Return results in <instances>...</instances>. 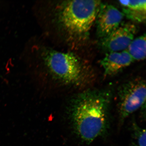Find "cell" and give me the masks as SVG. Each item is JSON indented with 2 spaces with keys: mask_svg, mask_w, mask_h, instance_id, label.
I'll return each mask as SVG.
<instances>
[{
  "mask_svg": "<svg viewBox=\"0 0 146 146\" xmlns=\"http://www.w3.org/2000/svg\"><path fill=\"white\" fill-rule=\"evenodd\" d=\"M101 3L93 0L64 1L56 12L58 26L70 35L86 33L95 21Z\"/></svg>",
  "mask_w": 146,
  "mask_h": 146,
  "instance_id": "2",
  "label": "cell"
},
{
  "mask_svg": "<svg viewBox=\"0 0 146 146\" xmlns=\"http://www.w3.org/2000/svg\"><path fill=\"white\" fill-rule=\"evenodd\" d=\"M133 146H146V131L137 125L133 123L132 126Z\"/></svg>",
  "mask_w": 146,
  "mask_h": 146,
  "instance_id": "9",
  "label": "cell"
},
{
  "mask_svg": "<svg viewBox=\"0 0 146 146\" xmlns=\"http://www.w3.org/2000/svg\"><path fill=\"white\" fill-rule=\"evenodd\" d=\"M124 14L113 5L102 3L96 18V32L103 38L120 26Z\"/></svg>",
  "mask_w": 146,
  "mask_h": 146,
  "instance_id": "5",
  "label": "cell"
},
{
  "mask_svg": "<svg viewBox=\"0 0 146 146\" xmlns=\"http://www.w3.org/2000/svg\"><path fill=\"white\" fill-rule=\"evenodd\" d=\"M145 35L134 39L127 50L134 60H143L146 56Z\"/></svg>",
  "mask_w": 146,
  "mask_h": 146,
  "instance_id": "8",
  "label": "cell"
},
{
  "mask_svg": "<svg viewBox=\"0 0 146 146\" xmlns=\"http://www.w3.org/2000/svg\"><path fill=\"white\" fill-rule=\"evenodd\" d=\"M42 56L49 72L60 81L80 87L89 84L79 60L72 53L47 50Z\"/></svg>",
  "mask_w": 146,
  "mask_h": 146,
  "instance_id": "3",
  "label": "cell"
},
{
  "mask_svg": "<svg viewBox=\"0 0 146 146\" xmlns=\"http://www.w3.org/2000/svg\"><path fill=\"white\" fill-rule=\"evenodd\" d=\"M146 93L145 82L141 78L131 80L120 87L118 92V109L121 122L145 106Z\"/></svg>",
  "mask_w": 146,
  "mask_h": 146,
  "instance_id": "4",
  "label": "cell"
},
{
  "mask_svg": "<svg viewBox=\"0 0 146 146\" xmlns=\"http://www.w3.org/2000/svg\"><path fill=\"white\" fill-rule=\"evenodd\" d=\"M111 96L110 91L106 89H88L74 100L71 117L75 132L86 145L106 134Z\"/></svg>",
  "mask_w": 146,
  "mask_h": 146,
  "instance_id": "1",
  "label": "cell"
},
{
  "mask_svg": "<svg viewBox=\"0 0 146 146\" xmlns=\"http://www.w3.org/2000/svg\"><path fill=\"white\" fill-rule=\"evenodd\" d=\"M119 2L125 8L146 11V1H119Z\"/></svg>",
  "mask_w": 146,
  "mask_h": 146,
  "instance_id": "11",
  "label": "cell"
},
{
  "mask_svg": "<svg viewBox=\"0 0 146 146\" xmlns=\"http://www.w3.org/2000/svg\"><path fill=\"white\" fill-rule=\"evenodd\" d=\"M136 31V27L132 25L119 26L109 35L102 39V46L109 52L126 50L134 39Z\"/></svg>",
  "mask_w": 146,
  "mask_h": 146,
  "instance_id": "6",
  "label": "cell"
},
{
  "mask_svg": "<svg viewBox=\"0 0 146 146\" xmlns=\"http://www.w3.org/2000/svg\"><path fill=\"white\" fill-rule=\"evenodd\" d=\"M123 13L128 19L137 23L145 21L146 19L145 11L131 10L125 8L123 9Z\"/></svg>",
  "mask_w": 146,
  "mask_h": 146,
  "instance_id": "10",
  "label": "cell"
},
{
  "mask_svg": "<svg viewBox=\"0 0 146 146\" xmlns=\"http://www.w3.org/2000/svg\"><path fill=\"white\" fill-rule=\"evenodd\" d=\"M134 60L127 50L108 53L100 62L105 75L116 74L130 65Z\"/></svg>",
  "mask_w": 146,
  "mask_h": 146,
  "instance_id": "7",
  "label": "cell"
}]
</instances>
